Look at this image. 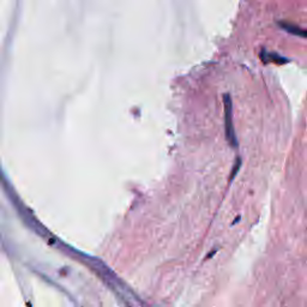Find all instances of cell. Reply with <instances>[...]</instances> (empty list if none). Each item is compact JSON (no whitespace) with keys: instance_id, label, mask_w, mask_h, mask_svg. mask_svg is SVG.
Wrapping results in <instances>:
<instances>
[{"instance_id":"cell-1","label":"cell","mask_w":307,"mask_h":307,"mask_svg":"<svg viewBox=\"0 0 307 307\" xmlns=\"http://www.w3.org/2000/svg\"><path fill=\"white\" fill-rule=\"evenodd\" d=\"M225 108H226V136L227 139L230 145L236 146L235 138V132H234V126H233V117H232V98L229 97V95H225Z\"/></svg>"},{"instance_id":"cell-2","label":"cell","mask_w":307,"mask_h":307,"mask_svg":"<svg viewBox=\"0 0 307 307\" xmlns=\"http://www.w3.org/2000/svg\"><path fill=\"white\" fill-rule=\"evenodd\" d=\"M278 25H280L283 30H286L287 33L294 35V36L307 38V29H303L301 27H299V25L289 23V22L286 21H280L278 22Z\"/></svg>"},{"instance_id":"cell-3","label":"cell","mask_w":307,"mask_h":307,"mask_svg":"<svg viewBox=\"0 0 307 307\" xmlns=\"http://www.w3.org/2000/svg\"><path fill=\"white\" fill-rule=\"evenodd\" d=\"M261 58L265 64H268V63L287 64L290 62L289 59H287V58H284V57H281L278 53H269V52H267V50H263V52H262Z\"/></svg>"}]
</instances>
